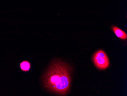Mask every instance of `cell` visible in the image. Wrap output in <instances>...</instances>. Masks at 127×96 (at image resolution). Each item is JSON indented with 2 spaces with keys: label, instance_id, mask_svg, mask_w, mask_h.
Masks as SVG:
<instances>
[{
  "label": "cell",
  "instance_id": "1",
  "mask_svg": "<svg viewBox=\"0 0 127 96\" xmlns=\"http://www.w3.org/2000/svg\"><path fill=\"white\" fill-rule=\"evenodd\" d=\"M72 67L60 60L53 62L42 77L43 86L51 93L65 96L70 90Z\"/></svg>",
  "mask_w": 127,
  "mask_h": 96
},
{
  "label": "cell",
  "instance_id": "2",
  "mask_svg": "<svg viewBox=\"0 0 127 96\" xmlns=\"http://www.w3.org/2000/svg\"><path fill=\"white\" fill-rule=\"evenodd\" d=\"M92 60L95 67L99 70H105L110 66V61L107 54L101 49L93 54Z\"/></svg>",
  "mask_w": 127,
  "mask_h": 96
},
{
  "label": "cell",
  "instance_id": "3",
  "mask_svg": "<svg viewBox=\"0 0 127 96\" xmlns=\"http://www.w3.org/2000/svg\"><path fill=\"white\" fill-rule=\"evenodd\" d=\"M110 28L118 38L122 40L126 41L127 40V34L125 31L121 29L119 27L114 25L111 26Z\"/></svg>",
  "mask_w": 127,
  "mask_h": 96
},
{
  "label": "cell",
  "instance_id": "4",
  "mask_svg": "<svg viewBox=\"0 0 127 96\" xmlns=\"http://www.w3.org/2000/svg\"><path fill=\"white\" fill-rule=\"evenodd\" d=\"M20 67L23 71L28 72L30 68L31 64L28 61H23L20 64Z\"/></svg>",
  "mask_w": 127,
  "mask_h": 96
}]
</instances>
